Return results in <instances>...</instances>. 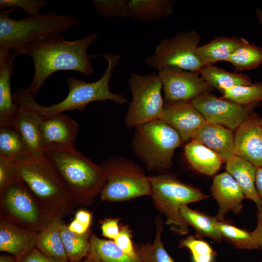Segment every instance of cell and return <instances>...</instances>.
Here are the masks:
<instances>
[{"label": "cell", "mask_w": 262, "mask_h": 262, "mask_svg": "<svg viewBox=\"0 0 262 262\" xmlns=\"http://www.w3.org/2000/svg\"><path fill=\"white\" fill-rule=\"evenodd\" d=\"M98 37L93 33L74 41H67L62 33L57 32L30 44L27 55L33 60L34 70L30 85L23 88L24 91L34 97L47 79L60 70H73L91 76L94 70L87 51Z\"/></svg>", "instance_id": "6da1fadb"}, {"label": "cell", "mask_w": 262, "mask_h": 262, "mask_svg": "<svg viewBox=\"0 0 262 262\" xmlns=\"http://www.w3.org/2000/svg\"><path fill=\"white\" fill-rule=\"evenodd\" d=\"M105 58L108 66L102 76L98 81L86 82L74 77L67 80L68 93L62 101L49 106H42L37 103L34 97L27 94L22 87L13 94L15 104L34 111L41 116H50L66 111H83L86 106L93 101L110 100L124 105L128 103L123 95L112 93L109 83L113 76V70L119 64L120 56L116 54L106 52L96 55Z\"/></svg>", "instance_id": "7a4b0ae2"}, {"label": "cell", "mask_w": 262, "mask_h": 262, "mask_svg": "<svg viewBox=\"0 0 262 262\" xmlns=\"http://www.w3.org/2000/svg\"><path fill=\"white\" fill-rule=\"evenodd\" d=\"M43 152L75 205L88 206L93 204L106 183L101 166L75 147L46 148Z\"/></svg>", "instance_id": "3957f363"}, {"label": "cell", "mask_w": 262, "mask_h": 262, "mask_svg": "<svg viewBox=\"0 0 262 262\" xmlns=\"http://www.w3.org/2000/svg\"><path fill=\"white\" fill-rule=\"evenodd\" d=\"M16 8L0 11V50L18 56L27 55L28 46L44 37L57 32L66 33L79 22L77 16L58 15L55 11L13 19L10 14Z\"/></svg>", "instance_id": "277c9868"}, {"label": "cell", "mask_w": 262, "mask_h": 262, "mask_svg": "<svg viewBox=\"0 0 262 262\" xmlns=\"http://www.w3.org/2000/svg\"><path fill=\"white\" fill-rule=\"evenodd\" d=\"M16 162L21 180L52 218L74 213L75 204L44 154Z\"/></svg>", "instance_id": "5b68a950"}, {"label": "cell", "mask_w": 262, "mask_h": 262, "mask_svg": "<svg viewBox=\"0 0 262 262\" xmlns=\"http://www.w3.org/2000/svg\"><path fill=\"white\" fill-rule=\"evenodd\" d=\"M135 128L132 141L134 154L148 171L166 173L172 166L175 150L183 143L179 134L159 119Z\"/></svg>", "instance_id": "8992f818"}, {"label": "cell", "mask_w": 262, "mask_h": 262, "mask_svg": "<svg viewBox=\"0 0 262 262\" xmlns=\"http://www.w3.org/2000/svg\"><path fill=\"white\" fill-rule=\"evenodd\" d=\"M148 180L154 205L166 217V224L178 235L187 234L189 227L181 216V207L210 196L167 173L148 177Z\"/></svg>", "instance_id": "52a82bcc"}, {"label": "cell", "mask_w": 262, "mask_h": 262, "mask_svg": "<svg viewBox=\"0 0 262 262\" xmlns=\"http://www.w3.org/2000/svg\"><path fill=\"white\" fill-rule=\"evenodd\" d=\"M106 183L100 194L101 200L122 202L151 195L148 177L144 169L121 156H111L100 164Z\"/></svg>", "instance_id": "ba28073f"}, {"label": "cell", "mask_w": 262, "mask_h": 262, "mask_svg": "<svg viewBox=\"0 0 262 262\" xmlns=\"http://www.w3.org/2000/svg\"><path fill=\"white\" fill-rule=\"evenodd\" d=\"M0 219L39 232L53 218L21 179L0 191Z\"/></svg>", "instance_id": "9c48e42d"}, {"label": "cell", "mask_w": 262, "mask_h": 262, "mask_svg": "<svg viewBox=\"0 0 262 262\" xmlns=\"http://www.w3.org/2000/svg\"><path fill=\"white\" fill-rule=\"evenodd\" d=\"M129 86L132 98L125 117L126 125L136 127L159 119L164 103L162 96L163 84L158 73H131Z\"/></svg>", "instance_id": "30bf717a"}, {"label": "cell", "mask_w": 262, "mask_h": 262, "mask_svg": "<svg viewBox=\"0 0 262 262\" xmlns=\"http://www.w3.org/2000/svg\"><path fill=\"white\" fill-rule=\"evenodd\" d=\"M200 40L199 34L193 30L178 33L161 40L145 62L158 71L173 66L199 73L204 66L197 55Z\"/></svg>", "instance_id": "8fae6325"}, {"label": "cell", "mask_w": 262, "mask_h": 262, "mask_svg": "<svg viewBox=\"0 0 262 262\" xmlns=\"http://www.w3.org/2000/svg\"><path fill=\"white\" fill-rule=\"evenodd\" d=\"M191 102L207 123L218 124L231 131L236 130L260 103L242 105L216 97L210 92L204 93Z\"/></svg>", "instance_id": "7c38bea8"}, {"label": "cell", "mask_w": 262, "mask_h": 262, "mask_svg": "<svg viewBox=\"0 0 262 262\" xmlns=\"http://www.w3.org/2000/svg\"><path fill=\"white\" fill-rule=\"evenodd\" d=\"M158 74L163 84L164 103L191 101L213 89L197 72L167 66Z\"/></svg>", "instance_id": "4fadbf2b"}, {"label": "cell", "mask_w": 262, "mask_h": 262, "mask_svg": "<svg viewBox=\"0 0 262 262\" xmlns=\"http://www.w3.org/2000/svg\"><path fill=\"white\" fill-rule=\"evenodd\" d=\"M159 119L173 128L183 143L191 141L207 123L191 101L164 103Z\"/></svg>", "instance_id": "5bb4252c"}, {"label": "cell", "mask_w": 262, "mask_h": 262, "mask_svg": "<svg viewBox=\"0 0 262 262\" xmlns=\"http://www.w3.org/2000/svg\"><path fill=\"white\" fill-rule=\"evenodd\" d=\"M260 117L253 112L236 130L233 152L256 167H262V131Z\"/></svg>", "instance_id": "9a60e30c"}, {"label": "cell", "mask_w": 262, "mask_h": 262, "mask_svg": "<svg viewBox=\"0 0 262 262\" xmlns=\"http://www.w3.org/2000/svg\"><path fill=\"white\" fill-rule=\"evenodd\" d=\"M78 130L76 122L63 113L42 116L40 131L43 150L50 147H75Z\"/></svg>", "instance_id": "2e32d148"}, {"label": "cell", "mask_w": 262, "mask_h": 262, "mask_svg": "<svg viewBox=\"0 0 262 262\" xmlns=\"http://www.w3.org/2000/svg\"><path fill=\"white\" fill-rule=\"evenodd\" d=\"M211 191L218 205L217 213L215 216L217 220H224L226 215L230 212L235 214L241 213L242 201L246 197L234 179L227 171L215 176Z\"/></svg>", "instance_id": "e0dca14e"}, {"label": "cell", "mask_w": 262, "mask_h": 262, "mask_svg": "<svg viewBox=\"0 0 262 262\" xmlns=\"http://www.w3.org/2000/svg\"><path fill=\"white\" fill-rule=\"evenodd\" d=\"M38 233L10 221L0 220V250L19 261L35 247Z\"/></svg>", "instance_id": "ac0fdd59"}, {"label": "cell", "mask_w": 262, "mask_h": 262, "mask_svg": "<svg viewBox=\"0 0 262 262\" xmlns=\"http://www.w3.org/2000/svg\"><path fill=\"white\" fill-rule=\"evenodd\" d=\"M17 56L11 51L0 50V126L8 125L18 109L11 88V79L15 69L13 62Z\"/></svg>", "instance_id": "d6986e66"}, {"label": "cell", "mask_w": 262, "mask_h": 262, "mask_svg": "<svg viewBox=\"0 0 262 262\" xmlns=\"http://www.w3.org/2000/svg\"><path fill=\"white\" fill-rule=\"evenodd\" d=\"M42 118L33 111L18 106L16 114L9 124L18 131L33 157L44 154L40 131Z\"/></svg>", "instance_id": "ffe728a7"}, {"label": "cell", "mask_w": 262, "mask_h": 262, "mask_svg": "<svg viewBox=\"0 0 262 262\" xmlns=\"http://www.w3.org/2000/svg\"><path fill=\"white\" fill-rule=\"evenodd\" d=\"M192 140L197 141L210 148L222 162L226 163L234 155L232 131L221 125L207 123Z\"/></svg>", "instance_id": "44dd1931"}, {"label": "cell", "mask_w": 262, "mask_h": 262, "mask_svg": "<svg viewBox=\"0 0 262 262\" xmlns=\"http://www.w3.org/2000/svg\"><path fill=\"white\" fill-rule=\"evenodd\" d=\"M226 164L227 171L234 179L246 198L254 202L258 210L262 209V202L256 187L257 167L235 155L229 159Z\"/></svg>", "instance_id": "7402d4cb"}, {"label": "cell", "mask_w": 262, "mask_h": 262, "mask_svg": "<svg viewBox=\"0 0 262 262\" xmlns=\"http://www.w3.org/2000/svg\"><path fill=\"white\" fill-rule=\"evenodd\" d=\"M64 222L60 218H53L38 233L35 247L43 253L58 262H69L61 236Z\"/></svg>", "instance_id": "603a6c76"}, {"label": "cell", "mask_w": 262, "mask_h": 262, "mask_svg": "<svg viewBox=\"0 0 262 262\" xmlns=\"http://www.w3.org/2000/svg\"><path fill=\"white\" fill-rule=\"evenodd\" d=\"M248 41L244 38L219 36L208 43L199 46L197 55L206 66L219 61H226L234 51Z\"/></svg>", "instance_id": "cb8c5ba5"}, {"label": "cell", "mask_w": 262, "mask_h": 262, "mask_svg": "<svg viewBox=\"0 0 262 262\" xmlns=\"http://www.w3.org/2000/svg\"><path fill=\"white\" fill-rule=\"evenodd\" d=\"M184 154L192 168L200 174L213 176L221 168L222 162L218 155L197 141L186 144Z\"/></svg>", "instance_id": "d4e9b609"}, {"label": "cell", "mask_w": 262, "mask_h": 262, "mask_svg": "<svg viewBox=\"0 0 262 262\" xmlns=\"http://www.w3.org/2000/svg\"><path fill=\"white\" fill-rule=\"evenodd\" d=\"M173 0H131L130 18L133 20L150 22L166 18L174 11Z\"/></svg>", "instance_id": "484cf974"}, {"label": "cell", "mask_w": 262, "mask_h": 262, "mask_svg": "<svg viewBox=\"0 0 262 262\" xmlns=\"http://www.w3.org/2000/svg\"><path fill=\"white\" fill-rule=\"evenodd\" d=\"M201 76L213 88L222 95L227 89L237 85H248L252 80L247 75L240 72H230L210 65L204 66L199 72Z\"/></svg>", "instance_id": "4316f807"}, {"label": "cell", "mask_w": 262, "mask_h": 262, "mask_svg": "<svg viewBox=\"0 0 262 262\" xmlns=\"http://www.w3.org/2000/svg\"><path fill=\"white\" fill-rule=\"evenodd\" d=\"M88 255L95 262H142L126 253L114 241L98 238L91 234Z\"/></svg>", "instance_id": "83f0119b"}, {"label": "cell", "mask_w": 262, "mask_h": 262, "mask_svg": "<svg viewBox=\"0 0 262 262\" xmlns=\"http://www.w3.org/2000/svg\"><path fill=\"white\" fill-rule=\"evenodd\" d=\"M0 154L16 162L33 157L18 131L10 124L0 126Z\"/></svg>", "instance_id": "f1b7e54d"}, {"label": "cell", "mask_w": 262, "mask_h": 262, "mask_svg": "<svg viewBox=\"0 0 262 262\" xmlns=\"http://www.w3.org/2000/svg\"><path fill=\"white\" fill-rule=\"evenodd\" d=\"M182 217L185 222L192 227L196 231V237L211 238L217 242L223 240L221 234L214 224L215 216L193 210L187 205H183L180 209Z\"/></svg>", "instance_id": "f546056e"}, {"label": "cell", "mask_w": 262, "mask_h": 262, "mask_svg": "<svg viewBox=\"0 0 262 262\" xmlns=\"http://www.w3.org/2000/svg\"><path fill=\"white\" fill-rule=\"evenodd\" d=\"M90 229L83 234L69 230L65 223L62 226L61 236L69 262H79L88 256L90 247Z\"/></svg>", "instance_id": "4dcf8cb0"}, {"label": "cell", "mask_w": 262, "mask_h": 262, "mask_svg": "<svg viewBox=\"0 0 262 262\" xmlns=\"http://www.w3.org/2000/svg\"><path fill=\"white\" fill-rule=\"evenodd\" d=\"M155 221L156 231L154 242L137 245L135 250L142 262H175L166 250L162 240V219L158 215Z\"/></svg>", "instance_id": "1f68e13d"}, {"label": "cell", "mask_w": 262, "mask_h": 262, "mask_svg": "<svg viewBox=\"0 0 262 262\" xmlns=\"http://www.w3.org/2000/svg\"><path fill=\"white\" fill-rule=\"evenodd\" d=\"M227 62L237 72L256 68L262 65V47L248 42L237 49Z\"/></svg>", "instance_id": "d6a6232c"}, {"label": "cell", "mask_w": 262, "mask_h": 262, "mask_svg": "<svg viewBox=\"0 0 262 262\" xmlns=\"http://www.w3.org/2000/svg\"><path fill=\"white\" fill-rule=\"evenodd\" d=\"M214 224L223 239L226 240L236 248L254 249L258 247L255 243L251 232L240 229L225 220L219 221L215 217Z\"/></svg>", "instance_id": "836d02e7"}, {"label": "cell", "mask_w": 262, "mask_h": 262, "mask_svg": "<svg viewBox=\"0 0 262 262\" xmlns=\"http://www.w3.org/2000/svg\"><path fill=\"white\" fill-rule=\"evenodd\" d=\"M221 97L242 105L261 102L262 100V82L232 87L225 90Z\"/></svg>", "instance_id": "e575fe53"}, {"label": "cell", "mask_w": 262, "mask_h": 262, "mask_svg": "<svg viewBox=\"0 0 262 262\" xmlns=\"http://www.w3.org/2000/svg\"><path fill=\"white\" fill-rule=\"evenodd\" d=\"M179 247L189 250L193 262H214L217 255L208 243L192 235L180 241Z\"/></svg>", "instance_id": "d590c367"}, {"label": "cell", "mask_w": 262, "mask_h": 262, "mask_svg": "<svg viewBox=\"0 0 262 262\" xmlns=\"http://www.w3.org/2000/svg\"><path fill=\"white\" fill-rule=\"evenodd\" d=\"M128 0H93L92 6L100 16L105 18L130 17Z\"/></svg>", "instance_id": "8d00e7d4"}, {"label": "cell", "mask_w": 262, "mask_h": 262, "mask_svg": "<svg viewBox=\"0 0 262 262\" xmlns=\"http://www.w3.org/2000/svg\"><path fill=\"white\" fill-rule=\"evenodd\" d=\"M20 179L16 163L0 154V191Z\"/></svg>", "instance_id": "74e56055"}, {"label": "cell", "mask_w": 262, "mask_h": 262, "mask_svg": "<svg viewBox=\"0 0 262 262\" xmlns=\"http://www.w3.org/2000/svg\"><path fill=\"white\" fill-rule=\"evenodd\" d=\"M47 3L48 1L46 0H0V8L4 10L8 7L16 8L18 7L26 12L28 16H34L40 14V10Z\"/></svg>", "instance_id": "f35d334b"}, {"label": "cell", "mask_w": 262, "mask_h": 262, "mask_svg": "<svg viewBox=\"0 0 262 262\" xmlns=\"http://www.w3.org/2000/svg\"><path fill=\"white\" fill-rule=\"evenodd\" d=\"M131 238V231L129 226L121 225L119 233L114 241L129 255L138 258L139 257L133 246Z\"/></svg>", "instance_id": "ab89813d"}, {"label": "cell", "mask_w": 262, "mask_h": 262, "mask_svg": "<svg viewBox=\"0 0 262 262\" xmlns=\"http://www.w3.org/2000/svg\"><path fill=\"white\" fill-rule=\"evenodd\" d=\"M92 220V213L86 210L78 211L74 219L68 225V229L73 232L83 234L89 229Z\"/></svg>", "instance_id": "60d3db41"}, {"label": "cell", "mask_w": 262, "mask_h": 262, "mask_svg": "<svg viewBox=\"0 0 262 262\" xmlns=\"http://www.w3.org/2000/svg\"><path fill=\"white\" fill-rule=\"evenodd\" d=\"M120 218H105L99 221L102 234L105 237L114 240L119 233Z\"/></svg>", "instance_id": "b9f144b4"}, {"label": "cell", "mask_w": 262, "mask_h": 262, "mask_svg": "<svg viewBox=\"0 0 262 262\" xmlns=\"http://www.w3.org/2000/svg\"><path fill=\"white\" fill-rule=\"evenodd\" d=\"M19 262H58L47 256L36 247L25 255Z\"/></svg>", "instance_id": "7bdbcfd3"}, {"label": "cell", "mask_w": 262, "mask_h": 262, "mask_svg": "<svg viewBox=\"0 0 262 262\" xmlns=\"http://www.w3.org/2000/svg\"><path fill=\"white\" fill-rule=\"evenodd\" d=\"M256 217L257 225L251 233L258 248L262 250V209L257 210Z\"/></svg>", "instance_id": "ee69618b"}, {"label": "cell", "mask_w": 262, "mask_h": 262, "mask_svg": "<svg viewBox=\"0 0 262 262\" xmlns=\"http://www.w3.org/2000/svg\"><path fill=\"white\" fill-rule=\"evenodd\" d=\"M256 187L262 202V167H257Z\"/></svg>", "instance_id": "f6af8a7d"}, {"label": "cell", "mask_w": 262, "mask_h": 262, "mask_svg": "<svg viewBox=\"0 0 262 262\" xmlns=\"http://www.w3.org/2000/svg\"><path fill=\"white\" fill-rule=\"evenodd\" d=\"M0 262H18V261L12 256L0 255Z\"/></svg>", "instance_id": "bcb514c9"}, {"label": "cell", "mask_w": 262, "mask_h": 262, "mask_svg": "<svg viewBox=\"0 0 262 262\" xmlns=\"http://www.w3.org/2000/svg\"><path fill=\"white\" fill-rule=\"evenodd\" d=\"M255 16L258 22L262 26V10L257 8L255 10Z\"/></svg>", "instance_id": "7dc6e473"}, {"label": "cell", "mask_w": 262, "mask_h": 262, "mask_svg": "<svg viewBox=\"0 0 262 262\" xmlns=\"http://www.w3.org/2000/svg\"><path fill=\"white\" fill-rule=\"evenodd\" d=\"M79 262H95L93 259L88 255L83 260Z\"/></svg>", "instance_id": "c3c4849f"}, {"label": "cell", "mask_w": 262, "mask_h": 262, "mask_svg": "<svg viewBox=\"0 0 262 262\" xmlns=\"http://www.w3.org/2000/svg\"><path fill=\"white\" fill-rule=\"evenodd\" d=\"M259 124H260V127L261 128V130L262 131V117H260V118H259Z\"/></svg>", "instance_id": "681fc988"}, {"label": "cell", "mask_w": 262, "mask_h": 262, "mask_svg": "<svg viewBox=\"0 0 262 262\" xmlns=\"http://www.w3.org/2000/svg\"><path fill=\"white\" fill-rule=\"evenodd\" d=\"M260 262H262V259L261 261H260Z\"/></svg>", "instance_id": "f907efd6"}]
</instances>
